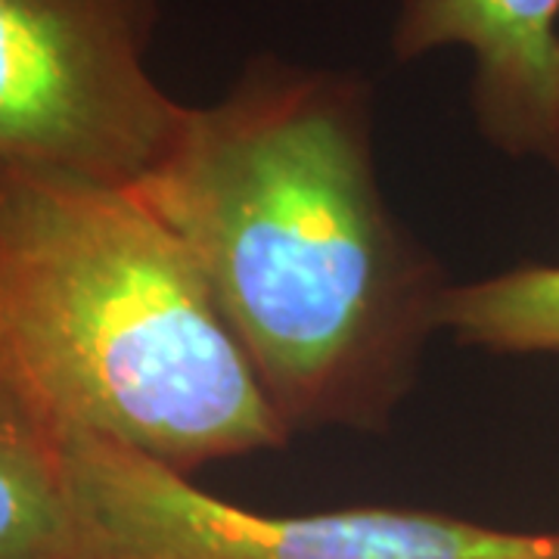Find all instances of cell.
Returning a JSON list of instances; mask_svg holds the SVG:
<instances>
[{"label": "cell", "instance_id": "obj_1", "mask_svg": "<svg viewBox=\"0 0 559 559\" xmlns=\"http://www.w3.org/2000/svg\"><path fill=\"white\" fill-rule=\"evenodd\" d=\"M128 187L193 255L289 432L392 417L448 286L382 200L355 75L249 62Z\"/></svg>", "mask_w": 559, "mask_h": 559}, {"label": "cell", "instance_id": "obj_2", "mask_svg": "<svg viewBox=\"0 0 559 559\" xmlns=\"http://www.w3.org/2000/svg\"><path fill=\"white\" fill-rule=\"evenodd\" d=\"M0 373L62 429L180 476L293 436L193 255L128 183L0 178Z\"/></svg>", "mask_w": 559, "mask_h": 559}, {"label": "cell", "instance_id": "obj_3", "mask_svg": "<svg viewBox=\"0 0 559 559\" xmlns=\"http://www.w3.org/2000/svg\"><path fill=\"white\" fill-rule=\"evenodd\" d=\"M62 441L87 559H559V535L417 510L267 516L121 441L81 429H62Z\"/></svg>", "mask_w": 559, "mask_h": 559}, {"label": "cell", "instance_id": "obj_4", "mask_svg": "<svg viewBox=\"0 0 559 559\" xmlns=\"http://www.w3.org/2000/svg\"><path fill=\"white\" fill-rule=\"evenodd\" d=\"M159 0H0V178L134 183L183 116L150 72Z\"/></svg>", "mask_w": 559, "mask_h": 559}, {"label": "cell", "instance_id": "obj_5", "mask_svg": "<svg viewBox=\"0 0 559 559\" xmlns=\"http://www.w3.org/2000/svg\"><path fill=\"white\" fill-rule=\"evenodd\" d=\"M399 60L473 57V112L503 153L559 165V0H399Z\"/></svg>", "mask_w": 559, "mask_h": 559}, {"label": "cell", "instance_id": "obj_6", "mask_svg": "<svg viewBox=\"0 0 559 559\" xmlns=\"http://www.w3.org/2000/svg\"><path fill=\"white\" fill-rule=\"evenodd\" d=\"M0 559H87L62 426L0 373Z\"/></svg>", "mask_w": 559, "mask_h": 559}, {"label": "cell", "instance_id": "obj_7", "mask_svg": "<svg viewBox=\"0 0 559 559\" xmlns=\"http://www.w3.org/2000/svg\"><path fill=\"white\" fill-rule=\"evenodd\" d=\"M439 330L491 352H559V264L444 289Z\"/></svg>", "mask_w": 559, "mask_h": 559}]
</instances>
